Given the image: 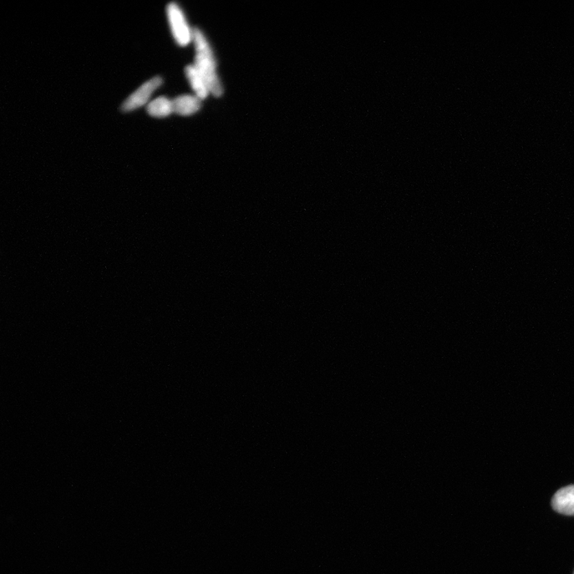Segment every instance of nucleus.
Wrapping results in <instances>:
<instances>
[{
  "label": "nucleus",
  "mask_w": 574,
  "mask_h": 574,
  "mask_svg": "<svg viewBox=\"0 0 574 574\" xmlns=\"http://www.w3.org/2000/svg\"><path fill=\"white\" fill-rule=\"evenodd\" d=\"M202 100L195 94H185L172 100L174 113L181 116H190L201 108Z\"/></svg>",
  "instance_id": "5"
},
{
  "label": "nucleus",
  "mask_w": 574,
  "mask_h": 574,
  "mask_svg": "<svg viewBox=\"0 0 574 574\" xmlns=\"http://www.w3.org/2000/svg\"><path fill=\"white\" fill-rule=\"evenodd\" d=\"M553 509L560 514L574 516V485L562 487L552 499Z\"/></svg>",
  "instance_id": "4"
},
{
  "label": "nucleus",
  "mask_w": 574,
  "mask_h": 574,
  "mask_svg": "<svg viewBox=\"0 0 574 574\" xmlns=\"http://www.w3.org/2000/svg\"><path fill=\"white\" fill-rule=\"evenodd\" d=\"M185 74L192 89L194 91L195 95L201 100L206 99L208 95L211 94V91L209 88H208L205 79L199 71H198L195 65L193 64L187 65Z\"/></svg>",
  "instance_id": "6"
},
{
  "label": "nucleus",
  "mask_w": 574,
  "mask_h": 574,
  "mask_svg": "<svg viewBox=\"0 0 574 574\" xmlns=\"http://www.w3.org/2000/svg\"><path fill=\"white\" fill-rule=\"evenodd\" d=\"M147 111L152 116L155 118H165L172 113H174V104L172 101L165 98V96H160L147 106Z\"/></svg>",
  "instance_id": "7"
},
{
  "label": "nucleus",
  "mask_w": 574,
  "mask_h": 574,
  "mask_svg": "<svg viewBox=\"0 0 574 574\" xmlns=\"http://www.w3.org/2000/svg\"><path fill=\"white\" fill-rule=\"evenodd\" d=\"M574 574V573H573Z\"/></svg>",
  "instance_id": "8"
},
{
  "label": "nucleus",
  "mask_w": 574,
  "mask_h": 574,
  "mask_svg": "<svg viewBox=\"0 0 574 574\" xmlns=\"http://www.w3.org/2000/svg\"><path fill=\"white\" fill-rule=\"evenodd\" d=\"M167 15L176 43L181 47H186L193 42L194 29L192 30L190 28L179 5L176 3H170L167 5Z\"/></svg>",
  "instance_id": "2"
},
{
  "label": "nucleus",
  "mask_w": 574,
  "mask_h": 574,
  "mask_svg": "<svg viewBox=\"0 0 574 574\" xmlns=\"http://www.w3.org/2000/svg\"><path fill=\"white\" fill-rule=\"evenodd\" d=\"M162 83H163V81L159 76L149 80L124 101L121 110L124 112H130L144 105L146 103H148L152 94L154 93L157 88H160Z\"/></svg>",
  "instance_id": "3"
},
{
  "label": "nucleus",
  "mask_w": 574,
  "mask_h": 574,
  "mask_svg": "<svg viewBox=\"0 0 574 574\" xmlns=\"http://www.w3.org/2000/svg\"><path fill=\"white\" fill-rule=\"evenodd\" d=\"M193 43L196 49L195 63L193 65L205 79L211 94L215 96H221L223 88L217 73L215 55L205 35L200 29H194Z\"/></svg>",
  "instance_id": "1"
}]
</instances>
